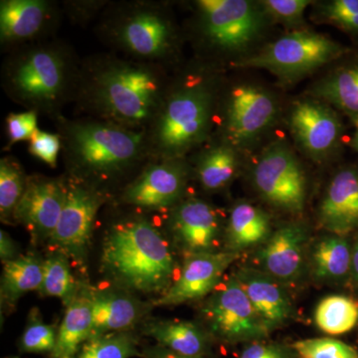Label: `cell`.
Masks as SVG:
<instances>
[{
	"instance_id": "cell-1",
	"label": "cell",
	"mask_w": 358,
	"mask_h": 358,
	"mask_svg": "<svg viewBox=\"0 0 358 358\" xmlns=\"http://www.w3.org/2000/svg\"><path fill=\"white\" fill-rule=\"evenodd\" d=\"M169 70L114 52L82 59L75 106L84 117L143 131L162 102Z\"/></svg>"
},
{
	"instance_id": "cell-2",
	"label": "cell",
	"mask_w": 358,
	"mask_h": 358,
	"mask_svg": "<svg viewBox=\"0 0 358 358\" xmlns=\"http://www.w3.org/2000/svg\"><path fill=\"white\" fill-rule=\"evenodd\" d=\"M220 84L217 70L199 61L171 74L145 131L150 159H187L211 140Z\"/></svg>"
},
{
	"instance_id": "cell-3",
	"label": "cell",
	"mask_w": 358,
	"mask_h": 358,
	"mask_svg": "<svg viewBox=\"0 0 358 358\" xmlns=\"http://www.w3.org/2000/svg\"><path fill=\"white\" fill-rule=\"evenodd\" d=\"M53 122L68 178L102 192V185L134 178L150 160L143 131L84 115L69 119L62 115Z\"/></svg>"
},
{
	"instance_id": "cell-4",
	"label": "cell",
	"mask_w": 358,
	"mask_h": 358,
	"mask_svg": "<svg viewBox=\"0 0 358 358\" xmlns=\"http://www.w3.org/2000/svg\"><path fill=\"white\" fill-rule=\"evenodd\" d=\"M82 59L63 40L50 38L8 52L1 66V86L11 102L25 110L57 119L74 103Z\"/></svg>"
},
{
	"instance_id": "cell-5",
	"label": "cell",
	"mask_w": 358,
	"mask_h": 358,
	"mask_svg": "<svg viewBox=\"0 0 358 358\" xmlns=\"http://www.w3.org/2000/svg\"><path fill=\"white\" fill-rule=\"evenodd\" d=\"M95 32L110 52L169 71L178 68L183 35L166 2L110 1Z\"/></svg>"
},
{
	"instance_id": "cell-6",
	"label": "cell",
	"mask_w": 358,
	"mask_h": 358,
	"mask_svg": "<svg viewBox=\"0 0 358 358\" xmlns=\"http://www.w3.org/2000/svg\"><path fill=\"white\" fill-rule=\"evenodd\" d=\"M102 263L124 288L145 294L166 293L176 272L169 242L143 216L122 219L110 226L103 241Z\"/></svg>"
},
{
	"instance_id": "cell-7",
	"label": "cell",
	"mask_w": 358,
	"mask_h": 358,
	"mask_svg": "<svg viewBox=\"0 0 358 358\" xmlns=\"http://www.w3.org/2000/svg\"><path fill=\"white\" fill-rule=\"evenodd\" d=\"M192 13L188 30L199 61L215 70L255 44L270 20L260 2L248 0H197Z\"/></svg>"
},
{
	"instance_id": "cell-8",
	"label": "cell",
	"mask_w": 358,
	"mask_h": 358,
	"mask_svg": "<svg viewBox=\"0 0 358 358\" xmlns=\"http://www.w3.org/2000/svg\"><path fill=\"white\" fill-rule=\"evenodd\" d=\"M350 51L326 35L299 29L280 37L257 53L238 59L230 66L266 70L282 82H294L343 57Z\"/></svg>"
},
{
	"instance_id": "cell-9",
	"label": "cell",
	"mask_w": 358,
	"mask_h": 358,
	"mask_svg": "<svg viewBox=\"0 0 358 358\" xmlns=\"http://www.w3.org/2000/svg\"><path fill=\"white\" fill-rule=\"evenodd\" d=\"M278 115V101L262 87L239 84L225 91L221 89L216 138L239 150L261 138L274 124Z\"/></svg>"
},
{
	"instance_id": "cell-10",
	"label": "cell",
	"mask_w": 358,
	"mask_h": 358,
	"mask_svg": "<svg viewBox=\"0 0 358 358\" xmlns=\"http://www.w3.org/2000/svg\"><path fill=\"white\" fill-rule=\"evenodd\" d=\"M253 183L261 197L275 208L293 214L303 210L305 171L285 141H275L263 150L253 169Z\"/></svg>"
},
{
	"instance_id": "cell-11",
	"label": "cell",
	"mask_w": 358,
	"mask_h": 358,
	"mask_svg": "<svg viewBox=\"0 0 358 358\" xmlns=\"http://www.w3.org/2000/svg\"><path fill=\"white\" fill-rule=\"evenodd\" d=\"M192 174L187 159H150L124 186L120 201L138 210H171L185 199Z\"/></svg>"
},
{
	"instance_id": "cell-12",
	"label": "cell",
	"mask_w": 358,
	"mask_h": 358,
	"mask_svg": "<svg viewBox=\"0 0 358 358\" xmlns=\"http://www.w3.org/2000/svg\"><path fill=\"white\" fill-rule=\"evenodd\" d=\"M202 315L212 336L225 343H253L270 333L236 275L217 287L204 303Z\"/></svg>"
},
{
	"instance_id": "cell-13",
	"label": "cell",
	"mask_w": 358,
	"mask_h": 358,
	"mask_svg": "<svg viewBox=\"0 0 358 358\" xmlns=\"http://www.w3.org/2000/svg\"><path fill=\"white\" fill-rule=\"evenodd\" d=\"M67 178V195L57 226L49 240L52 247L83 266L88 256L96 215L107 200L98 188Z\"/></svg>"
},
{
	"instance_id": "cell-14",
	"label": "cell",
	"mask_w": 358,
	"mask_h": 358,
	"mask_svg": "<svg viewBox=\"0 0 358 358\" xmlns=\"http://www.w3.org/2000/svg\"><path fill=\"white\" fill-rule=\"evenodd\" d=\"M64 13L52 0H1L0 45L6 53L24 45L53 38Z\"/></svg>"
},
{
	"instance_id": "cell-15",
	"label": "cell",
	"mask_w": 358,
	"mask_h": 358,
	"mask_svg": "<svg viewBox=\"0 0 358 358\" xmlns=\"http://www.w3.org/2000/svg\"><path fill=\"white\" fill-rule=\"evenodd\" d=\"M289 127L296 145L315 162L331 157L341 145L343 124L331 106L317 100L294 103Z\"/></svg>"
},
{
	"instance_id": "cell-16",
	"label": "cell",
	"mask_w": 358,
	"mask_h": 358,
	"mask_svg": "<svg viewBox=\"0 0 358 358\" xmlns=\"http://www.w3.org/2000/svg\"><path fill=\"white\" fill-rule=\"evenodd\" d=\"M67 195V178L31 176L13 221L22 224L38 240H50Z\"/></svg>"
},
{
	"instance_id": "cell-17",
	"label": "cell",
	"mask_w": 358,
	"mask_h": 358,
	"mask_svg": "<svg viewBox=\"0 0 358 358\" xmlns=\"http://www.w3.org/2000/svg\"><path fill=\"white\" fill-rule=\"evenodd\" d=\"M238 257L232 251L187 254L178 279L154 306L169 307L204 298L217 289L224 273Z\"/></svg>"
},
{
	"instance_id": "cell-18",
	"label": "cell",
	"mask_w": 358,
	"mask_h": 358,
	"mask_svg": "<svg viewBox=\"0 0 358 358\" xmlns=\"http://www.w3.org/2000/svg\"><path fill=\"white\" fill-rule=\"evenodd\" d=\"M167 227L186 253H204L213 249L220 231V218L204 200L187 197L169 210Z\"/></svg>"
},
{
	"instance_id": "cell-19",
	"label": "cell",
	"mask_w": 358,
	"mask_h": 358,
	"mask_svg": "<svg viewBox=\"0 0 358 358\" xmlns=\"http://www.w3.org/2000/svg\"><path fill=\"white\" fill-rule=\"evenodd\" d=\"M308 230L303 224H285L270 235L258 253L261 271L278 281H292L303 265Z\"/></svg>"
},
{
	"instance_id": "cell-20",
	"label": "cell",
	"mask_w": 358,
	"mask_h": 358,
	"mask_svg": "<svg viewBox=\"0 0 358 358\" xmlns=\"http://www.w3.org/2000/svg\"><path fill=\"white\" fill-rule=\"evenodd\" d=\"M319 220L331 234L345 237L358 228V169L334 174L320 202Z\"/></svg>"
},
{
	"instance_id": "cell-21",
	"label": "cell",
	"mask_w": 358,
	"mask_h": 358,
	"mask_svg": "<svg viewBox=\"0 0 358 358\" xmlns=\"http://www.w3.org/2000/svg\"><path fill=\"white\" fill-rule=\"evenodd\" d=\"M235 275L270 333L291 319L293 305L277 280L253 268H240Z\"/></svg>"
},
{
	"instance_id": "cell-22",
	"label": "cell",
	"mask_w": 358,
	"mask_h": 358,
	"mask_svg": "<svg viewBox=\"0 0 358 358\" xmlns=\"http://www.w3.org/2000/svg\"><path fill=\"white\" fill-rule=\"evenodd\" d=\"M91 296L93 336L127 331L148 312L147 305L124 292L91 289Z\"/></svg>"
},
{
	"instance_id": "cell-23",
	"label": "cell",
	"mask_w": 358,
	"mask_h": 358,
	"mask_svg": "<svg viewBox=\"0 0 358 358\" xmlns=\"http://www.w3.org/2000/svg\"><path fill=\"white\" fill-rule=\"evenodd\" d=\"M193 154L192 173L204 190L219 192L229 185L239 167L238 150L229 143L215 138Z\"/></svg>"
},
{
	"instance_id": "cell-24",
	"label": "cell",
	"mask_w": 358,
	"mask_h": 358,
	"mask_svg": "<svg viewBox=\"0 0 358 358\" xmlns=\"http://www.w3.org/2000/svg\"><path fill=\"white\" fill-rule=\"evenodd\" d=\"M93 336L91 289H81L66 310L54 350L49 358H76L82 346Z\"/></svg>"
},
{
	"instance_id": "cell-25",
	"label": "cell",
	"mask_w": 358,
	"mask_h": 358,
	"mask_svg": "<svg viewBox=\"0 0 358 358\" xmlns=\"http://www.w3.org/2000/svg\"><path fill=\"white\" fill-rule=\"evenodd\" d=\"M143 333L176 355L188 357H205L210 352L208 336L196 324L183 320H152Z\"/></svg>"
},
{
	"instance_id": "cell-26",
	"label": "cell",
	"mask_w": 358,
	"mask_h": 358,
	"mask_svg": "<svg viewBox=\"0 0 358 358\" xmlns=\"http://www.w3.org/2000/svg\"><path fill=\"white\" fill-rule=\"evenodd\" d=\"M271 235L270 218L265 211L247 201L231 209L226 239L229 251L238 252L264 244Z\"/></svg>"
},
{
	"instance_id": "cell-27",
	"label": "cell",
	"mask_w": 358,
	"mask_h": 358,
	"mask_svg": "<svg viewBox=\"0 0 358 358\" xmlns=\"http://www.w3.org/2000/svg\"><path fill=\"white\" fill-rule=\"evenodd\" d=\"M44 261L36 256L17 257L4 263L1 277V300L13 306L23 294L41 288Z\"/></svg>"
},
{
	"instance_id": "cell-28",
	"label": "cell",
	"mask_w": 358,
	"mask_h": 358,
	"mask_svg": "<svg viewBox=\"0 0 358 358\" xmlns=\"http://www.w3.org/2000/svg\"><path fill=\"white\" fill-rule=\"evenodd\" d=\"M313 93L350 119H358V63L334 71L315 86Z\"/></svg>"
},
{
	"instance_id": "cell-29",
	"label": "cell",
	"mask_w": 358,
	"mask_h": 358,
	"mask_svg": "<svg viewBox=\"0 0 358 358\" xmlns=\"http://www.w3.org/2000/svg\"><path fill=\"white\" fill-rule=\"evenodd\" d=\"M352 259V248L345 237L327 236L313 249V274L324 281H339L350 274Z\"/></svg>"
},
{
	"instance_id": "cell-30",
	"label": "cell",
	"mask_w": 358,
	"mask_h": 358,
	"mask_svg": "<svg viewBox=\"0 0 358 358\" xmlns=\"http://www.w3.org/2000/svg\"><path fill=\"white\" fill-rule=\"evenodd\" d=\"M315 322L320 331L331 336L350 333L358 322V303L350 296H327L315 308Z\"/></svg>"
},
{
	"instance_id": "cell-31",
	"label": "cell",
	"mask_w": 358,
	"mask_h": 358,
	"mask_svg": "<svg viewBox=\"0 0 358 358\" xmlns=\"http://www.w3.org/2000/svg\"><path fill=\"white\" fill-rule=\"evenodd\" d=\"M81 289L71 272L68 257L62 252L52 253L44 260V275L39 292L46 296H57L66 307L76 299Z\"/></svg>"
},
{
	"instance_id": "cell-32",
	"label": "cell",
	"mask_w": 358,
	"mask_h": 358,
	"mask_svg": "<svg viewBox=\"0 0 358 358\" xmlns=\"http://www.w3.org/2000/svg\"><path fill=\"white\" fill-rule=\"evenodd\" d=\"M28 178L15 157L0 159V217L3 222L13 221L14 212L27 186Z\"/></svg>"
},
{
	"instance_id": "cell-33",
	"label": "cell",
	"mask_w": 358,
	"mask_h": 358,
	"mask_svg": "<svg viewBox=\"0 0 358 358\" xmlns=\"http://www.w3.org/2000/svg\"><path fill=\"white\" fill-rule=\"evenodd\" d=\"M141 357L138 341L129 331L93 336L82 346L76 358H131Z\"/></svg>"
},
{
	"instance_id": "cell-34",
	"label": "cell",
	"mask_w": 358,
	"mask_h": 358,
	"mask_svg": "<svg viewBox=\"0 0 358 358\" xmlns=\"http://www.w3.org/2000/svg\"><path fill=\"white\" fill-rule=\"evenodd\" d=\"M55 327L45 324L37 310L29 315L27 326L20 338V350L23 353H50L57 339Z\"/></svg>"
},
{
	"instance_id": "cell-35",
	"label": "cell",
	"mask_w": 358,
	"mask_h": 358,
	"mask_svg": "<svg viewBox=\"0 0 358 358\" xmlns=\"http://www.w3.org/2000/svg\"><path fill=\"white\" fill-rule=\"evenodd\" d=\"M299 358H358L352 346L331 338H307L294 343Z\"/></svg>"
},
{
	"instance_id": "cell-36",
	"label": "cell",
	"mask_w": 358,
	"mask_h": 358,
	"mask_svg": "<svg viewBox=\"0 0 358 358\" xmlns=\"http://www.w3.org/2000/svg\"><path fill=\"white\" fill-rule=\"evenodd\" d=\"M320 17L343 31L358 36V0H333L319 6Z\"/></svg>"
},
{
	"instance_id": "cell-37",
	"label": "cell",
	"mask_w": 358,
	"mask_h": 358,
	"mask_svg": "<svg viewBox=\"0 0 358 358\" xmlns=\"http://www.w3.org/2000/svg\"><path fill=\"white\" fill-rule=\"evenodd\" d=\"M310 3L313 2L310 0H264L260 2L268 20L292 27L303 23L306 9Z\"/></svg>"
},
{
	"instance_id": "cell-38",
	"label": "cell",
	"mask_w": 358,
	"mask_h": 358,
	"mask_svg": "<svg viewBox=\"0 0 358 358\" xmlns=\"http://www.w3.org/2000/svg\"><path fill=\"white\" fill-rule=\"evenodd\" d=\"M38 117L34 110L9 113L6 117V150L20 141H29L38 129Z\"/></svg>"
},
{
	"instance_id": "cell-39",
	"label": "cell",
	"mask_w": 358,
	"mask_h": 358,
	"mask_svg": "<svg viewBox=\"0 0 358 358\" xmlns=\"http://www.w3.org/2000/svg\"><path fill=\"white\" fill-rule=\"evenodd\" d=\"M28 152L51 169H55L58 164L59 154L62 152L60 134L37 129L29 141Z\"/></svg>"
},
{
	"instance_id": "cell-40",
	"label": "cell",
	"mask_w": 358,
	"mask_h": 358,
	"mask_svg": "<svg viewBox=\"0 0 358 358\" xmlns=\"http://www.w3.org/2000/svg\"><path fill=\"white\" fill-rule=\"evenodd\" d=\"M110 1L102 0H88V1H64L62 8L64 15H67L75 24L86 25L90 21L98 20Z\"/></svg>"
},
{
	"instance_id": "cell-41",
	"label": "cell",
	"mask_w": 358,
	"mask_h": 358,
	"mask_svg": "<svg viewBox=\"0 0 358 358\" xmlns=\"http://www.w3.org/2000/svg\"><path fill=\"white\" fill-rule=\"evenodd\" d=\"M294 350L263 341L247 343L238 358H294Z\"/></svg>"
},
{
	"instance_id": "cell-42",
	"label": "cell",
	"mask_w": 358,
	"mask_h": 358,
	"mask_svg": "<svg viewBox=\"0 0 358 358\" xmlns=\"http://www.w3.org/2000/svg\"><path fill=\"white\" fill-rule=\"evenodd\" d=\"M0 258L3 263L17 258L15 244L13 243L10 236L3 230L0 231Z\"/></svg>"
},
{
	"instance_id": "cell-43",
	"label": "cell",
	"mask_w": 358,
	"mask_h": 358,
	"mask_svg": "<svg viewBox=\"0 0 358 358\" xmlns=\"http://www.w3.org/2000/svg\"><path fill=\"white\" fill-rule=\"evenodd\" d=\"M141 357L143 358H205V357H188L182 355H176L166 348H162L159 345L155 346H147L143 348V352H141Z\"/></svg>"
},
{
	"instance_id": "cell-44",
	"label": "cell",
	"mask_w": 358,
	"mask_h": 358,
	"mask_svg": "<svg viewBox=\"0 0 358 358\" xmlns=\"http://www.w3.org/2000/svg\"><path fill=\"white\" fill-rule=\"evenodd\" d=\"M353 282L358 285V240L352 248V270H350Z\"/></svg>"
},
{
	"instance_id": "cell-45",
	"label": "cell",
	"mask_w": 358,
	"mask_h": 358,
	"mask_svg": "<svg viewBox=\"0 0 358 358\" xmlns=\"http://www.w3.org/2000/svg\"><path fill=\"white\" fill-rule=\"evenodd\" d=\"M353 124H355V136H353L352 145V148H355V150L358 152V119L352 120Z\"/></svg>"
},
{
	"instance_id": "cell-46",
	"label": "cell",
	"mask_w": 358,
	"mask_h": 358,
	"mask_svg": "<svg viewBox=\"0 0 358 358\" xmlns=\"http://www.w3.org/2000/svg\"><path fill=\"white\" fill-rule=\"evenodd\" d=\"M7 358H20V357H7Z\"/></svg>"
}]
</instances>
